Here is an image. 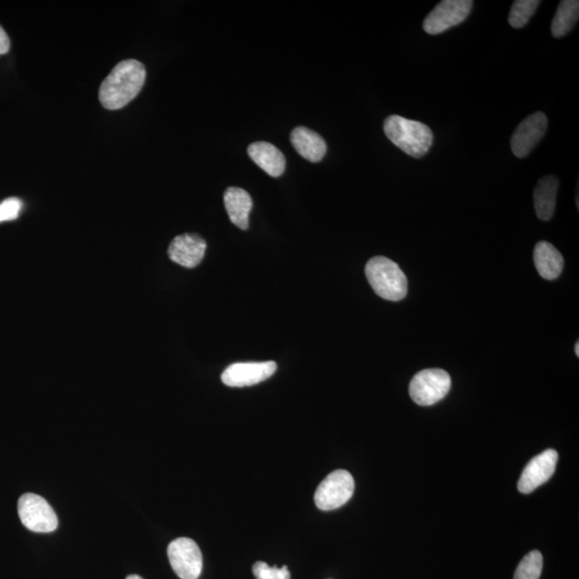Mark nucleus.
<instances>
[{
	"mask_svg": "<svg viewBox=\"0 0 579 579\" xmlns=\"http://www.w3.org/2000/svg\"><path fill=\"white\" fill-rule=\"evenodd\" d=\"M145 79V67L139 60L121 61L100 86V101L102 107L111 111L125 108L140 94Z\"/></svg>",
	"mask_w": 579,
	"mask_h": 579,
	"instance_id": "1",
	"label": "nucleus"
},
{
	"mask_svg": "<svg viewBox=\"0 0 579 579\" xmlns=\"http://www.w3.org/2000/svg\"><path fill=\"white\" fill-rule=\"evenodd\" d=\"M384 132L394 145L414 158L426 155L434 142L433 132L427 125L399 115L387 117Z\"/></svg>",
	"mask_w": 579,
	"mask_h": 579,
	"instance_id": "2",
	"label": "nucleus"
},
{
	"mask_svg": "<svg viewBox=\"0 0 579 579\" xmlns=\"http://www.w3.org/2000/svg\"><path fill=\"white\" fill-rule=\"evenodd\" d=\"M369 285L380 298L398 301L408 293V280L398 264L385 257H374L365 268Z\"/></svg>",
	"mask_w": 579,
	"mask_h": 579,
	"instance_id": "3",
	"label": "nucleus"
},
{
	"mask_svg": "<svg viewBox=\"0 0 579 579\" xmlns=\"http://www.w3.org/2000/svg\"><path fill=\"white\" fill-rule=\"evenodd\" d=\"M451 385V377L443 369H425L411 380L410 397L417 405H433L447 395Z\"/></svg>",
	"mask_w": 579,
	"mask_h": 579,
	"instance_id": "4",
	"label": "nucleus"
},
{
	"mask_svg": "<svg viewBox=\"0 0 579 579\" xmlns=\"http://www.w3.org/2000/svg\"><path fill=\"white\" fill-rule=\"evenodd\" d=\"M17 512L24 526L37 533H50L58 527L57 513L45 498L39 495H23L18 499Z\"/></svg>",
	"mask_w": 579,
	"mask_h": 579,
	"instance_id": "5",
	"label": "nucleus"
},
{
	"mask_svg": "<svg viewBox=\"0 0 579 579\" xmlns=\"http://www.w3.org/2000/svg\"><path fill=\"white\" fill-rule=\"evenodd\" d=\"M354 489L353 474L347 470L332 471L317 489L316 505L322 511L340 509L353 498Z\"/></svg>",
	"mask_w": 579,
	"mask_h": 579,
	"instance_id": "6",
	"label": "nucleus"
},
{
	"mask_svg": "<svg viewBox=\"0 0 579 579\" xmlns=\"http://www.w3.org/2000/svg\"><path fill=\"white\" fill-rule=\"evenodd\" d=\"M473 7L471 0H445L430 12L423 23L425 32L429 35H439L449 28L459 26Z\"/></svg>",
	"mask_w": 579,
	"mask_h": 579,
	"instance_id": "7",
	"label": "nucleus"
},
{
	"mask_svg": "<svg viewBox=\"0 0 579 579\" xmlns=\"http://www.w3.org/2000/svg\"><path fill=\"white\" fill-rule=\"evenodd\" d=\"M172 569L181 579H198L203 569L200 547L194 540L178 538L168 547Z\"/></svg>",
	"mask_w": 579,
	"mask_h": 579,
	"instance_id": "8",
	"label": "nucleus"
},
{
	"mask_svg": "<svg viewBox=\"0 0 579 579\" xmlns=\"http://www.w3.org/2000/svg\"><path fill=\"white\" fill-rule=\"evenodd\" d=\"M547 126V117L542 112L533 113L522 121L511 139V147H512L514 156L517 158L527 157L543 139Z\"/></svg>",
	"mask_w": 579,
	"mask_h": 579,
	"instance_id": "9",
	"label": "nucleus"
},
{
	"mask_svg": "<svg viewBox=\"0 0 579 579\" xmlns=\"http://www.w3.org/2000/svg\"><path fill=\"white\" fill-rule=\"evenodd\" d=\"M277 371L275 362L237 363L226 369L221 380L227 386L244 387L261 384Z\"/></svg>",
	"mask_w": 579,
	"mask_h": 579,
	"instance_id": "10",
	"label": "nucleus"
},
{
	"mask_svg": "<svg viewBox=\"0 0 579 579\" xmlns=\"http://www.w3.org/2000/svg\"><path fill=\"white\" fill-rule=\"evenodd\" d=\"M558 458V453L550 448L530 460L517 485L521 494H530L545 484L556 471Z\"/></svg>",
	"mask_w": 579,
	"mask_h": 579,
	"instance_id": "11",
	"label": "nucleus"
},
{
	"mask_svg": "<svg viewBox=\"0 0 579 579\" xmlns=\"http://www.w3.org/2000/svg\"><path fill=\"white\" fill-rule=\"evenodd\" d=\"M206 242L198 234H183L176 237L169 247V257L172 261L184 268H194L205 256Z\"/></svg>",
	"mask_w": 579,
	"mask_h": 579,
	"instance_id": "12",
	"label": "nucleus"
},
{
	"mask_svg": "<svg viewBox=\"0 0 579 579\" xmlns=\"http://www.w3.org/2000/svg\"><path fill=\"white\" fill-rule=\"evenodd\" d=\"M248 155L258 168L272 177H279L286 170V157L273 144L256 142L248 147Z\"/></svg>",
	"mask_w": 579,
	"mask_h": 579,
	"instance_id": "13",
	"label": "nucleus"
},
{
	"mask_svg": "<svg viewBox=\"0 0 579 579\" xmlns=\"http://www.w3.org/2000/svg\"><path fill=\"white\" fill-rule=\"evenodd\" d=\"M291 142L295 151L311 163L321 162L328 151L321 135L306 127L295 128L291 133Z\"/></svg>",
	"mask_w": 579,
	"mask_h": 579,
	"instance_id": "14",
	"label": "nucleus"
},
{
	"mask_svg": "<svg viewBox=\"0 0 579 579\" xmlns=\"http://www.w3.org/2000/svg\"><path fill=\"white\" fill-rule=\"evenodd\" d=\"M225 206L230 220L234 225L242 230H247L249 227V214L252 209V199L247 191L238 188L230 187L225 193Z\"/></svg>",
	"mask_w": 579,
	"mask_h": 579,
	"instance_id": "15",
	"label": "nucleus"
},
{
	"mask_svg": "<svg viewBox=\"0 0 579 579\" xmlns=\"http://www.w3.org/2000/svg\"><path fill=\"white\" fill-rule=\"evenodd\" d=\"M534 264L542 279H557L564 268L563 257L553 245L540 242L534 248Z\"/></svg>",
	"mask_w": 579,
	"mask_h": 579,
	"instance_id": "16",
	"label": "nucleus"
},
{
	"mask_svg": "<svg viewBox=\"0 0 579 579\" xmlns=\"http://www.w3.org/2000/svg\"><path fill=\"white\" fill-rule=\"evenodd\" d=\"M559 180L556 176L548 175L538 182L534 189L533 200L538 218L550 221L556 211Z\"/></svg>",
	"mask_w": 579,
	"mask_h": 579,
	"instance_id": "17",
	"label": "nucleus"
},
{
	"mask_svg": "<svg viewBox=\"0 0 579 579\" xmlns=\"http://www.w3.org/2000/svg\"><path fill=\"white\" fill-rule=\"evenodd\" d=\"M579 2L577 0H563L560 3L552 23V34L554 38H562L568 35L578 21Z\"/></svg>",
	"mask_w": 579,
	"mask_h": 579,
	"instance_id": "18",
	"label": "nucleus"
},
{
	"mask_svg": "<svg viewBox=\"0 0 579 579\" xmlns=\"http://www.w3.org/2000/svg\"><path fill=\"white\" fill-rule=\"evenodd\" d=\"M540 4L539 0H516L511 8L510 26L517 29L526 26Z\"/></svg>",
	"mask_w": 579,
	"mask_h": 579,
	"instance_id": "19",
	"label": "nucleus"
},
{
	"mask_svg": "<svg viewBox=\"0 0 579 579\" xmlns=\"http://www.w3.org/2000/svg\"><path fill=\"white\" fill-rule=\"evenodd\" d=\"M543 570V556L539 551H532L522 558L515 571L514 579H540Z\"/></svg>",
	"mask_w": 579,
	"mask_h": 579,
	"instance_id": "20",
	"label": "nucleus"
},
{
	"mask_svg": "<svg viewBox=\"0 0 579 579\" xmlns=\"http://www.w3.org/2000/svg\"><path fill=\"white\" fill-rule=\"evenodd\" d=\"M254 575L256 579H291V573L287 566L277 568V566H269L268 563L258 562L255 563Z\"/></svg>",
	"mask_w": 579,
	"mask_h": 579,
	"instance_id": "21",
	"label": "nucleus"
},
{
	"mask_svg": "<svg viewBox=\"0 0 579 579\" xmlns=\"http://www.w3.org/2000/svg\"><path fill=\"white\" fill-rule=\"evenodd\" d=\"M22 208V202L16 198L5 200L0 205V223L15 220L18 217Z\"/></svg>",
	"mask_w": 579,
	"mask_h": 579,
	"instance_id": "22",
	"label": "nucleus"
},
{
	"mask_svg": "<svg viewBox=\"0 0 579 579\" xmlns=\"http://www.w3.org/2000/svg\"><path fill=\"white\" fill-rule=\"evenodd\" d=\"M11 42L9 36L5 29L0 26V55L7 54L10 50Z\"/></svg>",
	"mask_w": 579,
	"mask_h": 579,
	"instance_id": "23",
	"label": "nucleus"
},
{
	"mask_svg": "<svg viewBox=\"0 0 579 579\" xmlns=\"http://www.w3.org/2000/svg\"><path fill=\"white\" fill-rule=\"evenodd\" d=\"M126 579H143V578H142L139 575L133 574V575H129Z\"/></svg>",
	"mask_w": 579,
	"mask_h": 579,
	"instance_id": "24",
	"label": "nucleus"
},
{
	"mask_svg": "<svg viewBox=\"0 0 579 579\" xmlns=\"http://www.w3.org/2000/svg\"><path fill=\"white\" fill-rule=\"evenodd\" d=\"M575 353L577 356H579V342H578L575 344Z\"/></svg>",
	"mask_w": 579,
	"mask_h": 579,
	"instance_id": "25",
	"label": "nucleus"
}]
</instances>
